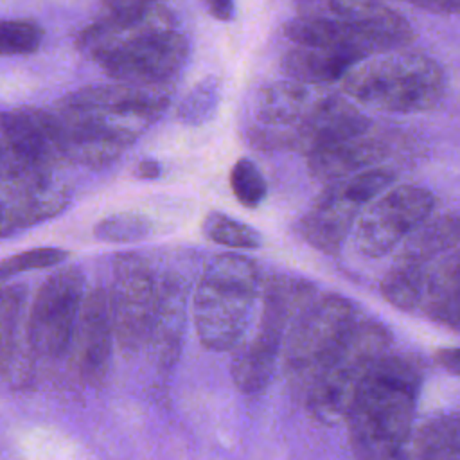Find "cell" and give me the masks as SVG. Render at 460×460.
Here are the masks:
<instances>
[{"mask_svg":"<svg viewBox=\"0 0 460 460\" xmlns=\"http://www.w3.org/2000/svg\"><path fill=\"white\" fill-rule=\"evenodd\" d=\"M169 86H86L59 99L50 111L61 158L86 167L115 162L167 111Z\"/></svg>","mask_w":460,"mask_h":460,"instance_id":"cell-1","label":"cell"},{"mask_svg":"<svg viewBox=\"0 0 460 460\" xmlns=\"http://www.w3.org/2000/svg\"><path fill=\"white\" fill-rule=\"evenodd\" d=\"M417 368L385 354L359 386L345 417L358 460H395L413 422L419 395Z\"/></svg>","mask_w":460,"mask_h":460,"instance_id":"cell-2","label":"cell"},{"mask_svg":"<svg viewBox=\"0 0 460 460\" xmlns=\"http://www.w3.org/2000/svg\"><path fill=\"white\" fill-rule=\"evenodd\" d=\"M341 83L345 93L359 104L390 113L435 110L447 92V77L437 59L402 49L356 63Z\"/></svg>","mask_w":460,"mask_h":460,"instance_id":"cell-3","label":"cell"},{"mask_svg":"<svg viewBox=\"0 0 460 460\" xmlns=\"http://www.w3.org/2000/svg\"><path fill=\"white\" fill-rule=\"evenodd\" d=\"M259 286L257 264L243 253H221L205 264L194 291L192 316L207 349L230 350L243 341Z\"/></svg>","mask_w":460,"mask_h":460,"instance_id":"cell-4","label":"cell"},{"mask_svg":"<svg viewBox=\"0 0 460 460\" xmlns=\"http://www.w3.org/2000/svg\"><path fill=\"white\" fill-rule=\"evenodd\" d=\"M390 332L379 322H356L307 385V410L323 422L345 420L376 363L386 354Z\"/></svg>","mask_w":460,"mask_h":460,"instance_id":"cell-5","label":"cell"},{"mask_svg":"<svg viewBox=\"0 0 460 460\" xmlns=\"http://www.w3.org/2000/svg\"><path fill=\"white\" fill-rule=\"evenodd\" d=\"M314 288L298 279H271L262 295L259 329L234 358L232 377L244 394L262 390L275 370L288 327L300 309L313 300Z\"/></svg>","mask_w":460,"mask_h":460,"instance_id":"cell-6","label":"cell"},{"mask_svg":"<svg viewBox=\"0 0 460 460\" xmlns=\"http://www.w3.org/2000/svg\"><path fill=\"white\" fill-rule=\"evenodd\" d=\"M394 178L390 169L370 167L331 181L302 217V239L323 253L340 252L363 207L385 192Z\"/></svg>","mask_w":460,"mask_h":460,"instance_id":"cell-7","label":"cell"},{"mask_svg":"<svg viewBox=\"0 0 460 460\" xmlns=\"http://www.w3.org/2000/svg\"><path fill=\"white\" fill-rule=\"evenodd\" d=\"M356 322L354 305L340 295H325L307 302L293 318L284 338L286 374L309 385Z\"/></svg>","mask_w":460,"mask_h":460,"instance_id":"cell-8","label":"cell"},{"mask_svg":"<svg viewBox=\"0 0 460 460\" xmlns=\"http://www.w3.org/2000/svg\"><path fill=\"white\" fill-rule=\"evenodd\" d=\"M190 43L180 27L158 29L106 52L95 63L117 83L169 86L189 61Z\"/></svg>","mask_w":460,"mask_h":460,"instance_id":"cell-9","label":"cell"},{"mask_svg":"<svg viewBox=\"0 0 460 460\" xmlns=\"http://www.w3.org/2000/svg\"><path fill=\"white\" fill-rule=\"evenodd\" d=\"M435 207V196L417 185H401L370 201L354 223V243L363 255L383 257L399 246Z\"/></svg>","mask_w":460,"mask_h":460,"instance_id":"cell-10","label":"cell"},{"mask_svg":"<svg viewBox=\"0 0 460 460\" xmlns=\"http://www.w3.org/2000/svg\"><path fill=\"white\" fill-rule=\"evenodd\" d=\"M156 293L158 286L142 257L119 255L115 259L108 305L113 338L124 352H135L149 340Z\"/></svg>","mask_w":460,"mask_h":460,"instance_id":"cell-11","label":"cell"},{"mask_svg":"<svg viewBox=\"0 0 460 460\" xmlns=\"http://www.w3.org/2000/svg\"><path fill=\"white\" fill-rule=\"evenodd\" d=\"M83 288L84 277L74 266L56 270L43 280L27 325L29 341L36 352L54 358L68 349L84 296Z\"/></svg>","mask_w":460,"mask_h":460,"instance_id":"cell-12","label":"cell"},{"mask_svg":"<svg viewBox=\"0 0 460 460\" xmlns=\"http://www.w3.org/2000/svg\"><path fill=\"white\" fill-rule=\"evenodd\" d=\"M296 16L332 14L347 22L374 50H397L415 40L411 23L377 0H293Z\"/></svg>","mask_w":460,"mask_h":460,"instance_id":"cell-13","label":"cell"},{"mask_svg":"<svg viewBox=\"0 0 460 460\" xmlns=\"http://www.w3.org/2000/svg\"><path fill=\"white\" fill-rule=\"evenodd\" d=\"M68 192L52 172L9 171L0 178V237L59 214Z\"/></svg>","mask_w":460,"mask_h":460,"instance_id":"cell-14","label":"cell"},{"mask_svg":"<svg viewBox=\"0 0 460 460\" xmlns=\"http://www.w3.org/2000/svg\"><path fill=\"white\" fill-rule=\"evenodd\" d=\"M318 97L307 84L286 79L261 88L253 101V124L246 138L259 149H288L289 133Z\"/></svg>","mask_w":460,"mask_h":460,"instance_id":"cell-15","label":"cell"},{"mask_svg":"<svg viewBox=\"0 0 460 460\" xmlns=\"http://www.w3.org/2000/svg\"><path fill=\"white\" fill-rule=\"evenodd\" d=\"M0 135L14 167L52 172L61 158L56 122L50 110L14 108L0 115Z\"/></svg>","mask_w":460,"mask_h":460,"instance_id":"cell-16","label":"cell"},{"mask_svg":"<svg viewBox=\"0 0 460 460\" xmlns=\"http://www.w3.org/2000/svg\"><path fill=\"white\" fill-rule=\"evenodd\" d=\"M370 119L340 95H318L311 110L289 133L288 149L311 155L340 140L367 133Z\"/></svg>","mask_w":460,"mask_h":460,"instance_id":"cell-17","label":"cell"},{"mask_svg":"<svg viewBox=\"0 0 460 460\" xmlns=\"http://www.w3.org/2000/svg\"><path fill=\"white\" fill-rule=\"evenodd\" d=\"M79 374L88 383L104 379L113 343V327L108 305V293L102 288L92 289L83 296L72 340Z\"/></svg>","mask_w":460,"mask_h":460,"instance_id":"cell-18","label":"cell"},{"mask_svg":"<svg viewBox=\"0 0 460 460\" xmlns=\"http://www.w3.org/2000/svg\"><path fill=\"white\" fill-rule=\"evenodd\" d=\"M169 27H178L174 13L162 4H153L140 9L110 13L108 16L84 27L77 34L75 45L86 58L97 61L106 52L131 41L137 36Z\"/></svg>","mask_w":460,"mask_h":460,"instance_id":"cell-19","label":"cell"},{"mask_svg":"<svg viewBox=\"0 0 460 460\" xmlns=\"http://www.w3.org/2000/svg\"><path fill=\"white\" fill-rule=\"evenodd\" d=\"M386 153L385 142L367 131L307 155V171L314 180L331 183L374 167Z\"/></svg>","mask_w":460,"mask_h":460,"instance_id":"cell-20","label":"cell"},{"mask_svg":"<svg viewBox=\"0 0 460 460\" xmlns=\"http://www.w3.org/2000/svg\"><path fill=\"white\" fill-rule=\"evenodd\" d=\"M460 261L458 250H451L433 262L426 271L419 307L428 318L453 331L460 322Z\"/></svg>","mask_w":460,"mask_h":460,"instance_id":"cell-21","label":"cell"},{"mask_svg":"<svg viewBox=\"0 0 460 460\" xmlns=\"http://www.w3.org/2000/svg\"><path fill=\"white\" fill-rule=\"evenodd\" d=\"M354 65L356 61L340 52L304 45H293L280 61L288 79L307 86L341 81Z\"/></svg>","mask_w":460,"mask_h":460,"instance_id":"cell-22","label":"cell"},{"mask_svg":"<svg viewBox=\"0 0 460 460\" xmlns=\"http://www.w3.org/2000/svg\"><path fill=\"white\" fill-rule=\"evenodd\" d=\"M185 322V296L180 280L167 279L156 293V307L151 322L149 340L160 358L172 361Z\"/></svg>","mask_w":460,"mask_h":460,"instance_id":"cell-23","label":"cell"},{"mask_svg":"<svg viewBox=\"0 0 460 460\" xmlns=\"http://www.w3.org/2000/svg\"><path fill=\"white\" fill-rule=\"evenodd\" d=\"M458 217L455 214L437 217L431 223L424 221L402 241V248L395 259L429 264L440 255L455 250L458 246Z\"/></svg>","mask_w":460,"mask_h":460,"instance_id":"cell-24","label":"cell"},{"mask_svg":"<svg viewBox=\"0 0 460 460\" xmlns=\"http://www.w3.org/2000/svg\"><path fill=\"white\" fill-rule=\"evenodd\" d=\"M428 266L429 264H415V262L395 259L392 268L383 277V282H381L383 296L399 309H404V311L417 309L422 296Z\"/></svg>","mask_w":460,"mask_h":460,"instance_id":"cell-25","label":"cell"},{"mask_svg":"<svg viewBox=\"0 0 460 460\" xmlns=\"http://www.w3.org/2000/svg\"><path fill=\"white\" fill-rule=\"evenodd\" d=\"M219 106V81L208 75L198 81L176 108V119L185 126L208 122Z\"/></svg>","mask_w":460,"mask_h":460,"instance_id":"cell-26","label":"cell"},{"mask_svg":"<svg viewBox=\"0 0 460 460\" xmlns=\"http://www.w3.org/2000/svg\"><path fill=\"white\" fill-rule=\"evenodd\" d=\"M203 232L210 241L234 250H253L262 243L257 230L216 210L205 217Z\"/></svg>","mask_w":460,"mask_h":460,"instance_id":"cell-27","label":"cell"},{"mask_svg":"<svg viewBox=\"0 0 460 460\" xmlns=\"http://www.w3.org/2000/svg\"><path fill=\"white\" fill-rule=\"evenodd\" d=\"M151 232V221L137 212H119L101 219L93 226L97 239L106 243H133Z\"/></svg>","mask_w":460,"mask_h":460,"instance_id":"cell-28","label":"cell"},{"mask_svg":"<svg viewBox=\"0 0 460 460\" xmlns=\"http://www.w3.org/2000/svg\"><path fill=\"white\" fill-rule=\"evenodd\" d=\"M43 29L29 20H0V56H25L40 49Z\"/></svg>","mask_w":460,"mask_h":460,"instance_id":"cell-29","label":"cell"},{"mask_svg":"<svg viewBox=\"0 0 460 460\" xmlns=\"http://www.w3.org/2000/svg\"><path fill=\"white\" fill-rule=\"evenodd\" d=\"M230 187L237 201L248 208H255L266 198L268 187L262 172L250 158H239L230 171Z\"/></svg>","mask_w":460,"mask_h":460,"instance_id":"cell-30","label":"cell"},{"mask_svg":"<svg viewBox=\"0 0 460 460\" xmlns=\"http://www.w3.org/2000/svg\"><path fill=\"white\" fill-rule=\"evenodd\" d=\"M66 257H68V252L61 248H32V250L14 253L0 261V282L23 271L61 264Z\"/></svg>","mask_w":460,"mask_h":460,"instance_id":"cell-31","label":"cell"},{"mask_svg":"<svg viewBox=\"0 0 460 460\" xmlns=\"http://www.w3.org/2000/svg\"><path fill=\"white\" fill-rule=\"evenodd\" d=\"M23 298V286L0 288V361L9 354L13 347L14 332L22 316Z\"/></svg>","mask_w":460,"mask_h":460,"instance_id":"cell-32","label":"cell"},{"mask_svg":"<svg viewBox=\"0 0 460 460\" xmlns=\"http://www.w3.org/2000/svg\"><path fill=\"white\" fill-rule=\"evenodd\" d=\"M435 14H456L460 0H402Z\"/></svg>","mask_w":460,"mask_h":460,"instance_id":"cell-33","label":"cell"},{"mask_svg":"<svg viewBox=\"0 0 460 460\" xmlns=\"http://www.w3.org/2000/svg\"><path fill=\"white\" fill-rule=\"evenodd\" d=\"M212 18L219 22H230L235 18V0H203Z\"/></svg>","mask_w":460,"mask_h":460,"instance_id":"cell-34","label":"cell"},{"mask_svg":"<svg viewBox=\"0 0 460 460\" xmlns=\"http://www.w3.org/2000/svg\"><path fill=\"white\" fill-rule=\"evenodd\" d=\"M102 2H104V5L108 7L110 13H120V11L147 7V5L158 4L160 0H102Z\"/></svg>","mask_w":460,"mask_h":460,"instance_id":"cell-35","label":"cell"},{"mask_svg":"<svg viewBox=\"0 0 460 460\" xmlns=\"http://www.w3.org/2000/svg\"><path fill=\"white\" fill-rule=\"evenodd\" d=\"M437 361H438V365L442 367V368H446L447 372H451V374H458V349H440V350H437Z\"/></svg>","mask_w":460,"mask_h":460,"instance_id":"cell-36","label":"cell"},{"mask_svg":"<svg viewBox=\"0 0 460 460\" xmlns=\"http://www.w3.org/2000/svg\"><path fill=\"white\" fill-rule=\"evenodd\" d=\"M160 164L155 160H142L137 165V176L142 180H155L160 176Z\"/></svg>","mask_w":460,"mask_h":460,"instance_id":"cell-37","label":"cell"},{"mask_svg":"<svg viewBox=\"0 0 460 460\" xmlns=\"http://www.w3.org/2000/svg\"><path fill=\"white\" fill-rule=\"evenodd\" d=\"M11 167H13V162H11V158H9V153H7L5 144H4V140H2V135H0V178H2L5 172H9Z\"/></svg>","mask_w":460,"mask_h":460,"instance_id":"cell-38","label":"cell"}]
</instances>
